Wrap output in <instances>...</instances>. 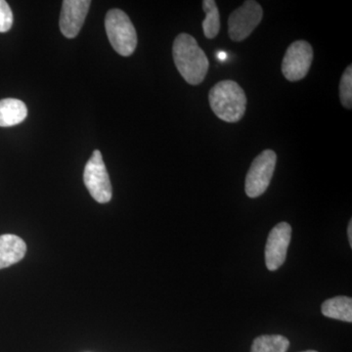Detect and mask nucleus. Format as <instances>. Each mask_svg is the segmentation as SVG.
<instances>
[{
    "label": "nucleus",
    "mask_w": 352,
    "mask_h": 352,
    "mask_svg": "<svg viewBox=\"0 0 352 352\" xmlns=\"http://www.w3.org/2000/svg\"><path fill=\"white\" fill-rule=\"evenodd\" d=\"M173 61L182 78L189 85H198L204 82L208 71L207 55L193 36L180 34L173 46Z\"/></svg>",
    "instance_id": "f257e3e1"
},
{
    "label": "nucleus",
    "mask_w": 352,
    "mask_h": 352,
    "mask_svg": "<svg viewBox=\"0 0 352 352\" xmlns=\"http://www.w3.org/2000/svg\"><path fill=\"white\" fill-rule=\"evenodd\" d=\"M208 101L215 116L226 122H239L247 109L245 91L234 80L217 82L210 90Z\"/></svg>",
    "instance_id": "f03ea898"
},
{
    "label": "nucleus",
    "mask_w": 352,
    "mask_h": 352,
    "mask_svg": "<svg viewBox=\"0 0 352 352\" xmlns=\"http://www.w3.org/2000/svg\"><path fill=\"white\" fill-rule=\"evenodd\" d=\"M105 28L113 50L122 56H131L138 46V34L129 16L120 9L110 10L106 15Z\"/></svg>",
    "instance_id": "7ed1b4c3"
},
{
    "label": "nucleus",
    "mask_w": 352,
    "mask_h": 352,
    "mask_svg": "<svg viewBox=\"0 0 352 352\" xmlns=\"http://www.w3.org/2000/svg\"><path fill=\"white\" fill-rule=\"evenodd\" d=\"M277 155L272 150H264L252 161L245 176V191L250 198L263 195L270 186L276 168Z\"/></svg>",
    "instance_id": "20e7f679"
},
{
    "label": "nucleus",
    "mask_w": 352,
    "mask_h": 352,
    "mask_svg": "<svg viewBox=\"0 0 352 352\" xmlns=\"http://www.w3.org/2000/svg\"><path fill=\"white\" fill-rule=\"evenodd\" d=\"M83 182L95 201L106 204L112 199V184L100 151L96 150L88 160L83 173Z\"/></svg>",
    "instance_id": "39448f33"
},
{
    "label": "nucleus",
    "mask_w": 352,
    "mask_h": 352,
    "mask_svg": "<svg viewBox=\"0 0 352 352\" xmlns=\"http://www.w3.org/2000/svg\"><path fill=\"white\" fill-rule=\"evenodd\" d=\"M263 17V10L261 4L254 0H247L229 16V36L236 43L244 41L261 24Z\"/></svg>",
    "instance_id": "423d86ee"
},
{
    "label": "nucleus",
    "mask_w": 352,
    "mask_h": 352,
    "mask_svg": "<svg viewBox=\"0 0 352 352\" xmlns=\"http://www.w3.org/2000/svg\"><path fill=\"white\" fill-rule=\"evenodd\" d=\"M314 60V50L305 41L289 46L282 62V73L289 82H298L307 76Z\"/></svg>",
    "instance_id": "0eeeda50"
},
{
    "label": "nucleus",
    "mask_w": 352,
    "mask_h": 352,
    "mask_svg": "<svg viewBox=\"0 0 352 352\" xmlns=\"http://www.w3.org/2000/svg\"><path fill=\"white\" fill-rule=\"evenodd\" d=\"M292 239V227L287 222H280L273 227L265 245V264L268 270L275 271L283 265Z\"/></svg>",
    "instance_id": "6e6552de"
},
{
    "label": "nucleus",
    "mask_w": 352,
    "mask_h": 352,
    "mask_svg": "<svg viewBox=\"0 0 352 352\" xmlns=\"http://www.w3.org/2000/svg\"><path fill=\"white\" fill-rule=\"evenodd\" d=\"M89 0H65L60 15V30L66 38H74L82 30L89 10Z\"/></svg>",
    "instance_id": "1a4fd4ad"
},
{
    "label": "nucleus",
    "mask_w": 352,
    "mask_h": 352,
    "mask_svg": "<svg viewBox=\"0 0 352 352\" xmlns=\"http://www.w3.org/2000/svg\"><path fill=\"white\" fill-rule=\"evenodd\" d=\"M27 252V245L22 238L13 234L0 236V270L22 261Z\"/></svg>",
    "instance_id": "9d476101"
},
{
    "label": "nucleus",
    "mask_w": 352,
    "mask_h": 352,
    "mask_svg": "<svg viewBox=\"0 0 352 352\" xmlns=\"http://www.w3.org/2000/svg\"><path fill=\"white\" fill-rule=\"evenodd\" d=\"M28 116L27 106L19 99L6 98L0 100V126H17Z\"/></svg>",
    "instance_id": "9b49d317"
},
{
    "label": "nucleus",
    "mask_w": 352,
    "mask_h": 352,
    "mask_svg": "<svg viewBox=\"0 0 352 352\" xmlns=\"http://www.w3.org/2000/svg\"><path fill=\"white\" fill-rule=\"evenodd\" d=\"M321 312L328 318L344 322H352V298L340 296L322 303Z\"/></svg>",
    "instance_id": "f8f14e48"
},
{
    "label": "nucleus",
    "mask_w": 352,
    "mask_h": 352,
    "mask_svg": "<svg viewBox=\"0 0 352 352\" xmlns=\"http://www.w3.org/2000/svg\"><path fill=\"white\" fill-rule=\"evenodd\" d=\"M289 342L281 335L259 336L252 344L251 352H287Z\"/></svg>",
    "instance_id": "ddd939ff"
},
{
    "label": "nucleus",
    "mask_w": 352,
    "mask_h": 352,
    "mask_svg": "<svg viewBox=\"0 0 352 352\" xmlns=\"http://www.w3.org/2000/svg\"><path fill=\"white\" fill-rule=\"evenodd\" d=\"M203 9L206 13L203 21V31L206 38H217L220 31V15L217 2L214 0H204Z\"/></svg>",
    "instance_id": "4468645a"
},
{
    "label": "nucleus",
    "mask_w": 352,
    "mask_h": 352,
    "mask_svg": "<svg viewBox=\"0 0 352 352\" xmlns=\"http://www.w3.org/2000/svg\"><path fill=\"white\" fill-rule=\"evenodd\" d=\"M340 98L344 108L351 110L352 108V66L349 65L340 82Z\"/></svg>",
    "instance_id": "2eb2a0df"
},
{
    "label": "nucleus",
    "mask_w": 352,
    "mask_h": 352,
    "mask_svg": "<svg viewBox=\"0 0 352 352\" xmlns=\"http://www.w3.org/2000/svg\"><path fill=\"white\" fill-rule=\"evenodd\" d=\"M13 13L4 0H0V32H6L12 28Z\"/></svg>",
    "instance_id": "dca6fc26"
},
{
    "label": "nucleus",
    "mask_w": 352,
    "mask_h": 352,
    "mask_svg": "<svg viewBox=\"0 0 352 352\" xmlns=\"http://www.w3.org/2000/svg\"><path fill=\"white\" fill-rule=\"evenodd\" d=\"M347 236H349V244L352 248V220L349 221V227H347Z\"/></svg>",
    "instance_id": "f3484780"
},
{
    "label": "nucleus",
    "mask_w": 352,
    "mask_h": 352,
    "mask_svg": "<svg viewBox=\"0 0 352 352\" xmlns=\"http://www.w3.org/2000/svg\"><path fill=\"white\" fill-rule=\"evenodd\" d=\"M219 57L220 60L226 59V54H224V53H220Z\"/></svg>",
    "instance_id": "a211bd4d"
},
{
    "label": "nucleus",
    "mask_w": 352,
    "mask_h": 352,
    "mask_svg": "<svg viewBox=\"0 0 352 352\" xmlns=\"http://www.w3.org/2000/svg\"><path fill=\"white\" fill-rule=\"evenodd\" d=\"M302 352H318V351H302Z\"/></svg>",
    "instance_id": "6ab92c4d"
}]
</instances>
